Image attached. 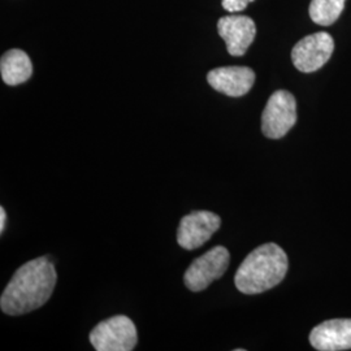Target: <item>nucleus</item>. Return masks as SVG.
<instances>
[{
    "instance_id": "nucleus-2",
    "label": "nucleus",
    "mask_w": 351,
    "mask_h": 351,
    "mask_svg": "<svg viewBox=\"0 0 351 351\" xmlns=\"http://www.w3.org/2000/svg\"><path fill=\"white\" fill-rule=\"evenodd\" d=\"M288 255L276 243H265L245 258L234 276L243 294H261L277 287L288 272Z\"/></svg>"
},
{
    "instance_id": "nucleus-12",
    "label": "nucleus",
    "mask_w": 351,
    "mask_h": 351,
    "mask_svg": "<svg viewBox=\"0 0 351 351\" xmlns=\"http://www.w3.org/2000/svg\"><path fill=\"white\" fill-rule=\"evenodd\" d=\"M346 0H311L310 17L315 24L329 26L337 21Z\"/></svg>"
},
{
    "instance_id": "nucleus-6",
    "label": "nucleus",
    "mask_w": 351,
    "mask_h": 351,
    "mask_svg": "<svg viewBox=\"0 0 351 351\" xmlns=\"http://www.w3.org/2000/svg\"><path fill=\"white\" fill-rule=\"evenodd\" d=\"M335 50V40L326 32L314 33L301 39L291 51L294 66L303 73L319 71L330 59Z\"/></svg>"
},
{
    "instance_id": "nucleus-5",
    "label": "nucleus",
    "mask_w": 351,
    "mask_h": 351,
    "mask_svg": "<svg viewBox=\"0 0 351 351\" xmlns=\"http://www.w3.org/2000/svg\"><path fill=\"white\" fill-rule=\"evenodd\" d=\"M230 255L224 246H215L190 264L184 282L191 291H202L223 276L229 267Z\"/></svg>"
},
{
    "instance_id": "nucleus-14",
    "label": "nucleus",
    "mask_w": 351,
    "mask_h": 351,
    "mask_svg": "<svg viewBox=\"0 0 351 351\" xmlns=\"http://www.w3.org/2000/svg\"><path fill=\"white\" fill-rule=\"evenodd\" d=\"M5 220H7L5 210L3 207H0V233H3V230L5 228Z\"/></svg>"
},
{
    "instance_id": "nucleus-4",
    "label": "nucleus",
    "mask_w": 351,
    "mask_h": 351,
    "mask_svg": "<svg viewBox=\"0 0 351 351\" xmlns=\"http://www.w3.org/2000/svg\"><path fill=\"white\" fill-rule=\"evenodd\" d=\"M297 123V101L287 90H278L267 101L262 114V130L267 138L280 139Z\"/></svg>"
},
{
    "instance_id": "nucleus-9",
    "label": "nucleus",
    "mask_w": 351,
    "mask_h": 351,
    "mask_svg": "<svg viewBox=\"0 0 351 351\" xmlns=\"http://www.w3.org/2000/svg\"><path fill=\"white\" fill-rule=\"evenodd\" d=\"M207 81L216 91L239 98L254 86L255 73L249 66H221L208 72Z\"/></svg>"
},
{
    "instance_id": "nucleus-3",
    "label": "nucleus",
    "mask_w": 351,
    "mask_h": 351,
    "mask_svg": "<svg viewBox=\"0 0 351 351\" xmlns=\"http://www.w3.org/2000/svg\"><path fill=\"white\" fill-rule=\"evenodd\" d=\"M137 341V328L125 315L101 322L90 333V342L97 351H132Z\"/></svg>"
},
{
    "instance_id": "nucleus-8",
    "label": "nucleus",
    "mask_w": 351,
    "mask_h": 351,
    "mask_svg": "<svg viewBox=\"0 0 351 351\" xmlns=\"http://www.w3.org/2000/svg\"><path fill=\"white\" fill-rule=\"evenodd\" d=\"M219 36L224 39L232 56L246 53L256 36L255 23L247 16H226L217 21Z\"/></svg>"
},
{
    "instance_id": "nucleus-1",
    "label": "nucleus",
    "mask_w": 351,
    "mask_h": 351,
    "mask_svg": "<svg viewBox=\"0 0 351 351\" xmlns=\"http://www.w3.org/2000/svg\"><path fill=\"white\" fill-rule=\"evenodd\" d=\"M58 281V274L47 256L33 259L21 265L4 289L0 308L5 315L27 314L50 300Z\"/></svg>"
},
{
    "instance_id": "nucleus-10",
    "label": "nucleus",
    "mask_w": 351,
    "mask_h": 351,
    "mask_svg": "<svg viewBox=\"0 0 351 351\" xmlns=\"http://www.w3.org/2000/svg\"><path fill=\"white\" fill-rule=\"evenodd\" d=\"M313 348L319 351L351 349V319H333L315 326L310 335Z\"/></svg>"
},
{
    "instance_id": "nucleus-13",
    "label": "nucleus",
    "mask_w": 351,
    "mask_h": 351,
    "mask_svg": "<svg viewBox=\"0 0 351 351\" xmlns=\"http://www.w3.org/2000/svg\"><path fill=\"white\" fill-rule=\"evenodd\" d=\"M254 0H223L221 5L228 12H241Z\"/></svg>"
},
{
    "instance_id": "nucleus-11",
    "label": "nucleus",
    "mask_w": 351,
    "mask_h": 351,
    "mask_svg": "<svg viewBox=\"0 0 351 351\" xmlns=\"http://www.w3.org/2000/svg\"><path fill=\"white\" fill-rule=\"evenodd\" d=\"M3 81L10 86L26 82L33 73V65L26 52L21 50L7 51L0 60Z\"/></svg>"
},
{
    "instance_id": "nucleus-7",
    "label": "nucleus",
    "mask_w": 351,
    "mask_h": 351,
    "mask_svg": "<svg viewBox=\"0 0 351 351\" xmlns=\"http://www.w3.org/2000/svg\"><path fill=\"white\" fill-rule=\"evenodd\" d=\"M220 226L219 215L210 211H193L181 219L177 242L185 250H195L211 239Z\"/></svg>"
}]
</instances>
